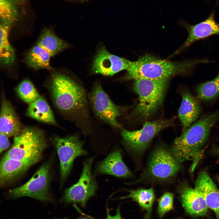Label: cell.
<instances>
[{
    "label": "cell",
    "mask_w": 219,
    "mask_h": 219,
    "mask_svg": "<svg viewBox=\"0 0 219 219\" xmlns=\"http://www.w3.org/2000/svg\"><path fill=\"white\" fill-rule=\"evenodd\" d=\"M129 194L120 197V200L131 199L137 202L140 207L146 211L144 219H150L153 203L155 200V194L153 188L131 189L127 190Z\"/></svg>",
    "instance_id": "21"
},
{
    "label": "cell",
    "mask_w": 219,
    "mask_h": 219,
    "mask_svg": "<svg viewBox=\"0 0 219 219\" xmlns=\"http://www.w3.org/2000/svg\"><path fill=\"white\" fill-rule=\"evenodd\" d=\"M173 194L170 192L165 193L159 199L157 212L160 218L173 209Z\"/></svg>",
    "instance_id": "28"
},
{
    "label": "cell",
    "mask_w": 219,
    "mask_h": 219,
    "mask_svg": "<svg viewBox=\"0 0 219 219\" xmlns=\"http://www.w3.org/2000/svg\"><path fill=\"white\" fill-rule=\"evenodd\" d=\"M89 100L95 114L112 127H120L117 118L120 115L119 108L111 100L99 82H96L89 95Z\"/></svg>",
    "instance_id": "11"
},
{
    "label": "cell",
    "mask_w": 219,
    "mask_h": 219,
    "mask_svg": "<svg viewBox=\"0 0 219 219\" xmlns=\"http://www.w3.org/2000/svg\"><path fill=\"white\" fill-rule=\"evenodd\" d=\"M177 190L182 206L188 213L195 216L206 214L208 207L202 195L195 187L182 182L177 187Z\"/></svg>",
    "instance_id": "14"
},
{
    "label": "cell",
    "mask_w": 219,
    "mask_h": 219,
    "mask_svg": "<svg viewBox=\"0 0 219 219\" xmlns=\"http://www.w3.org/2000/svg\"><path fill=\"white\" fill-rule=\"evenodd\" d=\"M169 79L134 80V89L139 97V102L132 112L134 118H147L159 109L163 103Z\"/></svg>",
    "instance_id": "5"
},
{
    "label": "cell",
    "mask_w": 219,
    "mask_h": 219,
    "mask_svg": "<svg viewBox=\"0 0 219 219\" xmlns=\"http://www.w3.org/2000/svg\"><path fill=\"white\" fill-rule=\"evenodd\" d=\"M217 180H218V182H219V178H218V179Z\"/></svg>",
    "instance_id": "34"
},
{
    "label": "cell",
    "mask_w": 219,
    "mask_h": 219,
    "mask_svg": "<svg viewBox=\"0 0 219 219\" xmlns=\"http://www.w3.org/2000/svg\"><path fill=\"white\" fill-rule=\"evenodd\" d=\"M16 90L21 99L29 104L40 96L33 83L27 79L21 82L17 87Z\"/></svg>",
    "instance_id": "27"
},
{
    "label": "cell",
    "mask_w": 219,
    "mask_h": 219,
    "mask_svg": "<svg viewBox=\"0 0 219 219\" xmlns=\"http://www.w3.org/2000/svg\"><path fill=\"white\" fill-rule=\"evenodd\" d=\"M215 151L216 153L219 155V149L217 148L216 149Z\"/></svg>",
    "instance_id": "31"
},
{
    "label": "cell",
    "mask_w": 219,
    "mask_h": 219,
    "mask_svg": "<svg viewBox=\"0 0 219 219\" xmlns=\"http://www.w3.org/2000/svg\"><path fill=\"white\" fill-rule=\"evenodd\" d=\"M94 159V157H92L83 162L79 179L65 191L60 200L61 202L66 204L77 203L85 207L88 200L96 195L98 185L92 171Z\"/></svg>",
    "instance_id": "10"
},
{
    "label": "cell",
    "mask_w": 219,
    "mask_h": 219,
    "mask_svg": "<svg viewBox=\"0 0 219 219\" xmlns=\"http://www.w3.org/2000/svg\"><path fill=\"white\" fill-rule=\"evenodd\" d=\"M47 146L46 139L43 131L36 128L27 127L14 137L11 148L3 157L20 160L42 158Z\"/></svg>",
    "instance_id": "7"
},
{
    "label": "cell",
    "mask_w": 219,
    "mask_h": 219,
    "mask_svg": "<svg viewBox=\"0 0 219 219\" xmlns=\"http://www.w3.org/2000/svg\"><path fill=\"white\" fill-rule=\"evenodd\" d=\"M66 1L73 3H79L82 0H63Z\"/></svg>",
    "instance_id": "30"
},
{
    "label": "cell",
    "mask_w": 219,
    "mask_h": 219,
    "mask_svg": "<svg viewBox=\"0 0 219 219\" xmlns=\"http://www.w3.org/2000/svg\"><path fill=\"white\" fill-rule=\"evenodd\" d=\"M19 0H0V17L2 23L13 24L18 16V3Z\"/></svg>",
    "instance_id": "25"
},
{
    "label": "cell",
    "mask_w": 219,
    "mask_h": 219,
    "mask_svg": "<svg viewBox=\"0 0 219 219\" xmlns=\"http://www.w3.org/2000/svg\"><path fill=\"white\" fill-rule=\"evenodd\" d=\"M181 163L174 157L170 148L165 144H160L151 154L146 167L139 178L129 184L170 182L180 170Z\"/></svg>",
    "instance_id": "4"
},
{
    "label": "cell",
    "mask_w": 219,
    "mask_h": 219,
    "mask_svg": "<svg viewBox=\"0 0 219 219\" xmlns=\"http://www.w3.org/2000/svg\"><path fill=\"white\" fill-rule=\"evenodd\" d=\"M7 135L0 133V153L8 148L10 143Z\"/></svg>",
    "instance_id": "29"
},
{
    "label": "cell",
    "mask_w": 219,
    "mask_h": 219,
    "mask_svg": "<svg viewBox=\"0 0 219 219\" xmlns=\"http://www.w3.org/2000/svg\"><path fill=\"white\" fill-rule=\"evenodd\" d=\"M79 219H89L87 218H80Z\"/></svg>",
    "instance_id": "32"
},
{
    "label": "cell",
    "mask_w": 219,
    "mask_h": 219,
    "mask_svg": "<svg viewBox=\"0 0 219 219\" xmlns=\"http://www.w3.org/2000/svg\"><path fill=\"white\" fill-rule=\"evenodd\" d=\"M12 24L1 22L0 26V57L3 64L8 65L15 61V51L9 40V34Z\"/></svg>",
    "instance_id": "24"
},
{
    "label": "cell",
    "mask_w": 219,
    "mask_h": 219,
    "mask_svg": "<svg viewBox=\"0 0 219 219\" xmlns=\"http://www.w3.org/2000/svg\"><path fill=\"white\" fill-rule=\"evenodd\" d=\"M49 54L37 44L33 47L26 54L25 61L27 64L35 70L45 69L51 70Z\"/></svg>",
    "instance_id": "23"
},
{
    "label": "cell",
    "mask_w": 219,
    "mask_h": 219,
    "mask_svg": "<svg viewBox=\"0 0 219 219\" xmlns=\"http://www.w3.org/2000/svg\"><path fill=\"white\" fill-rule=\"evenodd\" d=\"M95 171L97 174H107L123 178L134 176L123 161L120 149L117 147L113 148L104 159L97 164Z\"/></svg>",
    "instance_id": "13"
},
{
    "label": "cell",
    "mask_w": 219,
    "mask_h": 219,
    "mask_svg": "<svg viewBox=\"0 0 219 219\" xmlns=\"http://www.w3.org/2000/svg\"><path fill=\"white\" fill-rule=\"evenodd\" d=\"M132 61L109 53L104 46L101 47L94 57L91 68L93 73L112 76L127 70Z\"/></svg>",
    "instance_id": "12"
},
{
    "label": "cell",
    "mask_w": 219,
    "mask_h": 219,
    "mask_svg": "<svg viewBox=\"0 0 219 219\" xmlns=\"http://www.w3.org/2000/svg\"><path fill=\"white\" fill-rule=\"evenodd\" d=\"M173 122V118L148 121L145 122L141 129L134 131L121 127L123 144L132 156L141 157L155 136L163 129L172 126Z\"/></svg>",
    "instance_id": "6"
},
{
    "label": "cell",
    "mask_w": 219,
    "mask_h": 219,
    "mask_svg": "<svg viewBox=\"0 0 219 219\" xmlns=\"http://www.w3.org/2000/svg\"><path fill=\"white\" fill-rule=\"evenodd\" d=\"M51 141L59 158L62 185L72 170L75 159L87 155L88 152L83 148V142L75 135L64 137L55 136Z\"/></svg>",
    "instance_id": "9"
},
{
    "label": "cell",
    "mask_w": 219,
    "mask_h": 219,
    "mask_svg": "<svg viewBox=\"0 0 219 219\" xmlns=\"http://www.w3.org/2000/svg\"><path fill=\"white\" fill-rule=\"evenodd\" d=\"M51 166L49 161L43 163L27 182L10 190L8 195L13 199L27 196L40 201H51L50 190Z\"/></svg>",
    "instance_id": "8"
},
{
    "label": "cell",
    "mask_w": 219,
    "mask_h": 219,
    "mask_svg": "<svg viewBox=\"0 0 219 219\" xmlns=\"http://www.w3.org/2000/svg\"><path fill=\"white\" fill-rule=\"evenodd\" d=\"M37 44L46 51L51 57L54 56L68 47V44L59 38L52 30L44 29L38 40Z\"/></svg>",
    "instance_id": "22"
},
{
    "label": "cell",
    "mask_w": 219,
    "mask_h": 219,
    "mask_svg": "<svg viewBox=\"0 0 219 219\" xmlns=\"http://www.w3.org/2000/svg\"><path fill=\"white\" fill-rule=\"evenodd\" d=\"M27 115L39 122L53 125L57 124L53 113L46 100L40 96L29 104Z\"/></svg>",
    "instance_id": "20"
},
{
    "label": "cell",
    "mask_w": 219,
    "mask_h": 219,
    "mask_svg": "<svg viewBox=\"0 0 219 219\" xmlns=\"http://www.w3.org/2000/svg\"><path fill=\"white\" fill-rule=\"evenodd\" d=\"M42 158L20 160L3 157L0 165V185L3 186L22 175Z\"/></svg>",
    "instance_id": "15"
},
{
    "label": "cell",
    "mask_w": 219,
    "mask_h": 219,
    "mask_svg": "<svg viewBox=\"0 0 219 219\" xmlns=\"http://www.w3.org/2000/svg\"><path fill=\"white\" fill-rule=\"evenodd\" d=\"M219 119V109L202 117L175 139L170 149L179 162L195 159L207 141L211 128Z\"/></svg>",
    "instance_id": "3"
},
{
    "label": "cell",
    "mask_w": 219,
    "mask_h": 219,
    "mask_svg": "<svg viewBox=\"0 0 219 219\" xmlns=\"http://www.w3.org/2000/svg\"><path fill=\"white\" fill-rule=\"evenodd\" d=\"M55 219H67L66 218H56Z\"/></svg>",
    "instance_id": "33"
},
{
    "label": "cell",
    "mask_w": 219,
    "mask_h": 219,
    "mask_svg": "<svg viewBox=\"0 0 219 219\" xmlns=\"http://www.w3.org/2000/svg\"><path fill=\"white\" fill-rule=\"evenodd\" d=\"M210 62L207 59L172 62L147 54L132 61L127 70L124 78L126 80L170 78L177 75H188L198 64Z\"/></svg>",
    "instance_id": "1"
},
{
    "label": "cell",
    "mask_w": 219,
    "mask_h": 219,
    "mask_svg": "<svg viewBox=\"0 0 219 219\" xmlns=\"http://www.w3.org/2000/svg\"><path fill=\"white\" fill-rule=\"evenodd\" d=\"M50 88L54 103L59 109L75 119L87 117L86 93L75 81L64 74L56 73L52 77Z\"/></svg>",
    "instance_id": "2"
},
{
    "label": "cell",
    "mask_w": 219,
    "mask_h": 219,
    "mask_svg": "<svg viewBox=\"0 0 219 219\" xmlns=\"http://www.w3.org/2000/svg\"><path fill=\"white\" fill-rule=\"evenodd\" d=\"M200 110V105L197 99L189 92H183L178 115L182 124L183 132L196 120Z\"/></svg>",
    "instance_id": "19"
},
{
    "label": "cell",
    "mask_w": 219,
    "mask_h": 219,
    "mask_svg": "<svg viewBox=\"0 0 219 219\" xmlns=\"http://www.w3.org/2000/svg\"><path fill=\"white\" fill-rule=\"evenodd\" d=\"M214 16L212 14L205 20L195 25L186 24L188 32L187 38L176 52H179L196 41L211 35L219 34V24L215 20Z\"/></svg>",
    "instance_id": "17"
},
{
    "label": "cell",
    "mask_w": 219,
    "mask_h": 219,
    "mask_svg": "<svg viewBox=\"0 0 219 219\" xmlns=\"http://www.w3.org/2000/svg\"><path fill=\"white\" fill-rule=\"evenodd\" d=\"M21 123L11 103L3 96L1 102L0 133L15 137L23 130Z\"/></svg>",
    "instance_id": "18"
},
{
    "label": "cell",
    "mask_w": 219,
    "mask_h": 219,
    "mask_svg": "<svg viewBox=\"0 0 219 219\" xmlns=\"http://www.w3.org/2000/svg\"><path fill=\"white\" fill-rule=\"evenodd\" d=\"M197 96L204 100L212 99L219 95V71L214 79L200 85L197 89Z\"/></svg>",
    "instance_id": "26"
},
{
    "label": "cell",
    "mask_w": 219,
    "mask_h": 219,
    "mask_svg": "<svg viewBox=\"0 0 219 219\" xmlns=\"http://www.w3.org/2000/svg\"><path fill=\"white\" fill-rule=\"evenodd\" d=\"M195 188L202 195L208 206L219 219V189L208 173L202 171L196 181Z\"/></svg>",
    "instance_id": "16"
}]
</instances>
